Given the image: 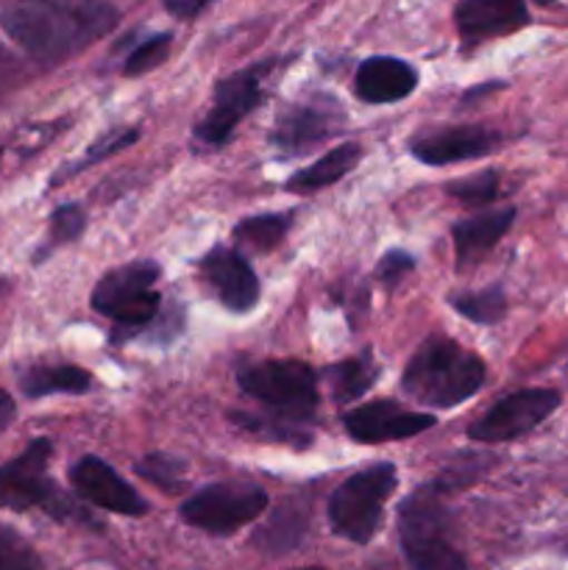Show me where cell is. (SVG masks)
I'll use <instances>...</instances> for the list:
<instances>
[{
  "mask_svg": "<svg viewBox=\"0 0 568 570\" xmlns=\"http://www.w3.org/2000/svg\"><path fill=\"white\" fill-rule=\"evenodd\" d=\"M267 510V493L254 484L221 482L200 488L182 504V518L206 534L228 538Z\"/></svg>",
  "mask_w": 568,
  "mask_h": 570,
  "instance_id": "cell-8",
  "label": "cell"
},
{
  "mask_svg": "<svg viewBox=\"0 0 568 570\" xmlns=\"http://www.w3.org/2000/svg\"><path fill=\"white\" fill-rule=\"evenodd\" d=\"M501 145V134L490 131L484 126H454L443 131L423 134L412 139L410 150L418 161L429 167H445L454 161L479 159V156L493 154Z\"/></svg>",
  "mask_w": 568,
  "mask_h": 570,
  "instance_id": "cell-15",
  "label": "cell"
},
{
  "mask_svg": "<svg viewBox=\"0 0 568 570\" xmlns=\"http://www.w3.org/2000/svg\"><path fill=\"white\" fill-rule=\"evenodd\" d=\"M161 271L156 262L139 259L115 267L92 289V309L115 323L111 340L120 343L126 337H137L143 328L156 321L161 309V295L154 284L159 282Z\"/></svg>",
  "mask_w": 568,
  "mask_h": 570,
  "instance_id": "cell-3",
  "label": "cell"
},
{
  "mask_svg": "<svg viewBox=\"0 0 568 570\" xmlns=\"http://www.w3.org/2000/svg\"><path fill=\"white\" fill-rule=\"evenodd\" d=\"M0 570H42L37 554L3 527H0Z\"/></svg>",
  "mask_w": 568,
  "mask_h": 570,
  "instance_id": "cell-28",
  "label": "cell"
},
{
  "mask_svg": "<svg viewBox=\"0 0 568 570\" xmlns=\"http://www.w3.org/2000/svg\"><path fill=\"white\" fill-rule=\"evenodd\" d=\"M89 387H92V376L76 365H37L22 373L20 379V390L28 399H45L53 393L81 395Z\"/></svg>",
  "mask_w": 568,
  "mask_h": 570,
  "instance_id": "cell-20",
  "label": "cell"
},
{
  "mask_svg": "<svg viewBox=\"0 0 568 570\" xmlns=\"http://www.w3.org/2000/svg\"><path fill=\"white\" fill-rule=\"evenodd\" d=\"M445 193L466 206H484L496 198V193H499V176H496V170L473 173V176L451 181L449 187H445Z\"/></svg>",
  "mask_w": 568,
  "mask_h": 570,
  "instance_id": "cell-25",
  "label": "cell"
},
{
  "mask_svg": "<svg viewBox=\"0 0 568 570\" xmlns=\"http://www.w3.org/2000/svg\"><path fill=\"white\" fill-rule=\"evenodd\" d=\"M212 0H165V9L178 20H193L209 6Z\"/></svg>",
  "mask_w": 568,
  "mask_h": 570,
  "instance_id": "cell-32",
  "label": "cell"
},
{
  "mask_svg": "<svg viewBox=\"0 0 568 570\" xmlns=\"http://www.w3.org/2000/svg\"><path fill=\"white\" fill-rule=\"evenodd\" d=\"M538 3H555V0H538Z\"/></svg>",
  "mask_w": 568,
  "mask_h": 570,
  "instance_id": "cell-35",
  "label": "cell"
},
{
  "mask_svg": "<svg viewBox=\"0 0 568 570\" xmlns=\"http://www.w3.org/2000/svg\"><path fill=\"white\" fill-rule=\"evenodd\" d=\"M454 20L468 42H482L521 31L529 22V9L527 0H460Z\"/></svg>",
  "mask_w": 568,
  "mask_h": 570,
  "instance_id": "cell-16",
  "label": "cell"
},
{
  "mask_svg": "<svg viewBox=\"0 0 568 570\" xmlns=\"http://www.w3.org/2000/svg\"><path fill=\"white\" fill-rule=\"evenodd\" d=\"M245 395L271 406L273 415L306 423L317 410V376L298 360H267L237 376Z\"/></svg>",
  "mask_w": 568,
  "mask_h": 570,
  "instance_id": "cell-6",
  "label": "cell"
},
{
  "mask_svg": "<svg viewBox=\"0 0 568 570\" xmlns=\"http://www.w3.org/2000/svg\"><path fill=\"white\" fill-rule=\"evenodd\" d=\"M87 228V217H84L81 206L76 204H67L59 206L50 217V239L56 245L59 243H72V239L81 237V232Z\"/></svg>",
  "mask_w": 568,
  "mask_h": 570,
  "instance_id": "cell-29",
  "label": "cell"
},
{
  "mask_svg": "<svg viewBox=\"0 0 568 570\" xmlns=\"http://www.w3.org/2000/svg\"><path fill=\"white\" fill-rule=\"evenodd\" d=\"M512 220H516V209L512 206H501V209L479 212V215L457 223L451 228L457 271H471L477 262H482V256H488L499 245V239L510 232Z\"/></svg>",
  "mask_w": 568,
  "mask_h": 570,
  "instance_id": "cell-18",
  "label": "cell"
},
{
  "mask_svg": "<svg viewBox=\"0 0 568 570\" xmlns=\"http://www.w3.org/2000/svg\"><path fill=\"white\" fill-rule=\"evenodd\" d=\"M560 393L549 387L518 390L479 415L468 426V438L477 443H510L538 429L560 406Z\"/></svg>",
  "mask_w": 568,
  "mask_h": 570,
  "instance_id": "cell-10",
  "label": "cell"
},
{
  "mask_svg": "<svg viewBox=\"0 0 568 570\" xmlns=\"http://www.w3.org/2000/svg\"><path fill=\"white\" fill-rule=\"evenodd\" d=\"M368 570H399V568L390 566V562H379V566H373V568H368Z\"/></svg>",
  "mask_w": 568,
  "mask_h": 570,
  "instance_id": "cell-34",
  "label": "cell"
},
{
  "mask_svg": "<svg viewBox=\"0 0 568 570\" xmlns=\"http://www.w3.org/2000/svg\"><path fill=\"white\" fill-rule=\"evenodd\" d=\"M449 512L438 488L415 490L399 510L401 549L412 570H468L466 557L454 549Z\"/></svg>",
  "mask_w": 568,
  "mask_h": 570,
  "instance_id": "cell-4",
  "label": "cell"
},
{
  "mask_svg": "<svg viewBox=\"0 0 568 570\" xmlns=\"http://www.w3.org/2000/svg\"><path fill=\"white\" fill-rule=\"evenodd\" d=\"M50 454H53L50 440L37 438L20 456L0 468V510H45L56 518L70 512V501L56 490L48 476Z\"/></svg>",
  "mask_w": 568,
  "mask_h": 570,
  "instance_id": "cell-7",
  "label": "cell"
},
{
  "mask_svg": "<svg viewBox=\"0 0 568 570\" xmlns=\"http://www.w3.org/2000/svg\"><path fill=\"white\" fill-rule=\"evenodd\" d=\"M415 87V67L407 65L404 59H395V56H371L356 67L354 92L362 104H395V100L410 98Z\"/></svg>",
  "mask_w": 568,
  "mask_h": 570,
  "instance_id": "cell-17",
  "label": "cell"
},
{
  "mask_svg": "<svg viewBox=\"0 0 568 570\" xmlns=\"http://www.w3.org/2000/svg\"><path fill=\"white\" fill-rule=\"evenodd\" d=\"M170 33H156V37L143 39V42L126 56L123 72H126V76H145V72H150L154 67H159L161 61L167 59V53H170Z\"/></svg>",
  "mask_w": 568,
  "mask_h": 570,
  "instance_id": "cell-26",
  "label": "cell"
},
{
  "mask_svg": "<svg viewBox=\"0 0 568 570\" xmlns=\"http://www.w3.org/2000/svg\"><path fill=\"white\" fill-rule=\"evenodd\" d=\"M451 306L479 326H493L507 315V295L501 287L473 289V293L451 295Z\"/></svg>",
  "mask_w": 568,
  "mask_h": 570,
  "instance_id": "cell-24",
  "label": "cell"
},
{
  "mask_svg": "<svg viewBox=\"0 0 568 570\" xmlns=\"http://www.w3.org/2000/svg\"><path fill=\"white\" fill-rule=\"evenodd\" d=\"M329 390H332L337 404H349L365 395L376 382V365L368 356H356V360H343L326 371Z\"/></svg>",
  "mask_w": 568,
  "mask_h": 570,
  "instance_id": "cell-22",
  "label": "cell"
},
{
  "mask_svg": "<svg viewBox=\"0 0 568 570\" xmlns=\"http://www.w3.org/2000/svg\"><path fill=\"white\" fill-rule=\"evenodd\" d=\"M137 142V131H111L109 137H100L98 142L92 145V148H89V154H87V159H81L76 165V170H81V167H87V165H92V161H100V159H106V156H115L117 150H126L128 145H134Z\"/></svg>",
  "mask_w": 568,
  "mask_h": 570,
  "instance_id": "cell-30",
  "label": "cell"
},
{
  "mask_svg": "<svg viewBox=\"0 0 568 570\" xmlns=\"http://www.w3.org/2000/svg\"><path fill=\"white\" fill-rule=\"evenodd\" d=\"M117 26L104 0H26L3 14L11 42L37 61H65Z\"/></svg>",
  "mask_w": 568,
  "mask_h": 570,
  "instance_id": "cell-1",
  "label": "cell"
},
{
  "mask_svg": "<svg viewBox=\"0 0 568 570\" xmlns=\"http://www.w3.org/2000/svg\"><path fill=\"white\" fill-rule=\"evenodd\" d=\"M232 421L237 423L243 432L254 434V438L271 440V443H287L295 449H304L312 443V434L306 432L301 421H290L282 415H248V412H232Z\"/></svg>",
  "mask_w": 568,
  "mask_h": 570,
  "instance_id": "cell-21",
  "label": "cell"
},
{
  "mask_svg": "<svg viewBox=\"0 0 568 570\" xmlns=\"http://www.w3.org/2000/svg\"><path fill=\"white\" fill-rule=\"evenodd\" d=\"M273 70V61L245 67V70L232 72L228 78L215 83V98L212 109L195 122V139L209 148H221L234 134L237 122L248 117L265 98V81Z\"/></svg>",
  "mask_w": 568,
  "mask_h": 570,
  "instance_id": "cell-9",
  "label": "cell"
},
{
  "mask_svg": "<svg viewBox=\"0 0 568 570\" xmlns=\"http://www.w3.org/2000/svg\"><path fill=\"white\" fill-rule=\"evenodd\" d=\"M362 159V145L360 142H345L337 145L334 150L323 154L321 159L312 161L310 167L298 170L295 176H290L284 181L287 193H315V189L329 187V184H337L340 178L349 176Z\"/></svg>",
  "mask_w": 568,
  "mask_h": 570,
  "instance_id": "cell-19",
  "label": "cell"
},
{
  "mask_svg": "<svg viewBox=\"0 0 568 570\" xmlns=\"http://www.w3.org/2000/svg\"><path fill=\"white\" fill-rule=\"evenodd\" d=\"M415 267V256L407 254V250L395 248V250H388V254L379 259V267H376V278L379 282H388V284H399L401 278L407 276V273Z\"/></svg>",
  "mask_w": 568,
  "mask_h": 570,
  "instance_id": "cell-31",
  "label": "cell"
},
{
  "mask_svg": "<svg viewBox=\"0 0 568 570\" xmlns=\"http://www.w3.org/2000/svg\"><path fill=\"white\" fill-rule=\"evenodd\" d=\"M438 417L427 412H412L401 406L399 401H371L343 417V426L351 440L365 445H382L390 440H407L427 432L434 426Z\"/></svg>",
  "mask_w": 568,
  "mask_h": 570,
  "instance_id": "cell-11",
  "label": "cell"
},
{
  "mask_svg": "<svg viewBox=\"0 0 568 570\" xmlns=\"http://www.w3.org/2000/svg\"><path fill=\"white\" fill-rule=\"evenodd\" d=\"M14 417H17L14 399H11L6 390H0V434H3L11 423H14Z\"/></svg>",
  "mask_w": 568,
  "mask_h": 570,
  "instance_id": "cell-33",
  "label": "cell"
},
{
  "mask_svg": "<svg viewBox=\"0 0 568 570\" xmlns=\"http://www.w3.org/2000/svg\"><path fill=\"white\" fill-rule=\"evenodd\" d=\"M70 482L84 501H89V504L100 507L106 512L128 518H139L148 512V504H145L143 495L109 462L100 460V456H81L70 468Z\"/></svg>",
  "mask_w": 568,
  "mask_h": 570,
  "instance_id": "cell-12",
  "label": "cell"
},
{
  "mask_svg": "<svg viewBox=\"0 0 568 570\" xmlns=\"http://www.w3.org/2000/svg\"><path fill=\"white\" fill-rule=\"evenodd\" d=\"M198 273L226 309L248 312L259 301V278L251 271L245 256L234 248H223V245L212 248L198 262Z\"/></svg>",
  "mask_w": 568,
  "mask_h": 570,
  "instance_id": "cell-13",
  "label": "cell"
},
{
  "mask_svg": "<svg viewBox=\"0 0 568 570\" xmlns=\"http://www.w3.org/2000/svg\"><path fill=\"white\" fill-rule=\"evenodd\" d=\"M298 570H323V568H298Z\"/></svg>",
  "mask_w": 568,
  "mask_h": 570,
  "instance_id": "cell-36",
  "label": "cell"
},
{
  "mask_svg": "<svg viewBox=\"0 0 568 570\" xmlns=\"http://www.w3.org/2000/svg\"><path fill=\"white\" fill-rule=\"evenodd\" d=\"M399 484V473L390 462L365 468L345 479L329 499V523L340 538L356 546L371 543L382 527L384 504Z\"/></svg>",
  "mask_w": 568,
  "mask_h": 570,
  "instance_id": "cell-5",
  "label": "cell"
},
{
  "mask_svg": "<svg viewBox=\"0 0 568 570\" xmlns=\"http://www.w3.org/2000/svg\"><path fill=\"white\" fill-rule=\"evenodd\" d=\"M137 473L143 479H148V482H154L156 488L167 490V493H176V490L182 488L184 465L182 460H173V456L167 454H150L139 462Z\"/></svg>",
  "mask_w": 568,
  "mask_h": 570,
  "instance_id": "cell-27",
  "label": "cell"
},
{
  "mask_svg": "<svg viewBox=\"0 0 568 570\" xmlns=\"http://www.w3.org/2000/svg\"><path fill=\"white\" fill-rule=\"evenodd\" d=\"M290 232V215H254L234 226V239L243 248L267 254L276 248Z\"/></svg>",
  "mask_w": 568,
  "mask_h": 570,
  "instance_id": "cell-23",
  "label": "cell"
},
{
  "mask_svg": "<svg viewBox=\"0 0 568 570\" xmlns=\"http://www.w3.org/2000/svg\"><path fill=\"white\" fill-rule=\"evenodd\" d=\"M340 122H343V111L337 109V104H315V100L290 104L287 109L278 111L273 122L271 142L287 154H301L304 148H312L337 134Z\"/></svg>",
  "mask_w": 568,
  "mask_h": 570,
  "instance_id": "cell-14",
  "label": "cell"
},
{
  "mask_svg": "<svg viewBox=\"0 0 568 570\" xmlns=\"http://www.w3.org/2000/svg\"><path fill=\"white\" fill-rule=\"evenodd\" d=\"M488 367L473 351L454 340L432 337L407 362L401 390L429 410H451L484 384Z\"/></svg>",
  "mask_w": 568,
  "mask_h": 570,
  "instance_id": "cell-2",
  "label": "cell"
}]
</instances>
